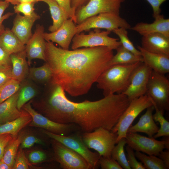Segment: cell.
Segmentation results:
<instances>
[{"label":"cell","instance_id":"obj_41","mask_svg":"<svg viewBox=\"0 0 169 169\" xmlns=\"http://www.w3.org/2000/svg\"><path fill=\"white\" fill-rule=\"evenodd\" d=\"M12 79V64L0 65V86Z\"/></svg>","mask_w":169,"mask_h":169},{"label":"cell","instance_id":"obj_16","mask_svg":"<svg viewBox=\"0 0 169 169\" xmlns=\"http://www.w3.org/2000/svg\"><path fill=\"white\" fill-rule=\"evenodd\" d=\"M44 32V26L37 25L34 33L25 44V50L29 65L33 59H39L45 61L46 41L43 36Z\"/></svg>","mask_w":169,"mask_h":169},{"label":"cell","instance_id":"obj_18","mask_svg":"<svg viewBox=\"0 0 169 169\" xmlns=\"http://www.w3.org/2000/svg\"><path fill=\"white\" fill-rule=\"evenodd\" d=\"M155 19L153 23H138L130 29L142 36L158 33L169 38V19L164 18L163 15L161 14Z\"/></svg>","mask_w":169,"mask_h":169},{"label":"cell","instance_id":"obj_7","mask_svg":"<svg viewBox=\"0 0 169 169\" xmlns=\"http://www.w3.org/2000/svg\"><path fill=\"white\" fill-rule=\"evenodd\" d=\"M131 27L128 22L119 15L103 13L89 17L76 25V34L93 28L104 29L111 32L119 28L127 29Z\"/></svg>","mask_w":169,"mask_h":169},{"label":"cell","instance_id":"obj_38","mask_svg":"<svg viewBox=\"0 0 169 169\" xmlns=\"http://www.w3.org/2000/svg\"><path fill=\"white\" fill-rule=\"evenodd\" d=\"M126 150L127 160L131 169H145L142 163L136 160L133 150L128 145L126 147Z\"/></svg>","mask_w":169,"mask_h":169},{"label":"cell","instance_id":"obj_28","mask_svg":"<svg viewBox=\"0 0 169 169\" xmlns=\"http://www.w3.org/2000/svg\"><path fill=\"white\" fill-rule=\"evenodd\" d=\"M26 79L21 82L19 90L17 107L19 110L25 104L35 97L37 93L36 88L31 82L26 81Z\"/></svg>","mask_w":169,"mask_h":169},{"label":"cell","instance_id":"obj_43","mask_svg":"<svg viewBox=\"0 0 169 169\" xmlns=\"http://www.w3.org/2000/svg\"><path fill=\"white\" fill-rule=\"evenodd\" d=\"M28 158L31 163H37L46 161L47 159V155L42 151L35 150L29 153Z\"/></svg>","mask_w":169,"mask_h":169},{"label":"cell","instance_id":"obj_36","mask_svg":"<svg viewBox=\"0 0 169 169\" xmlns=\"http://www.w3.org/2000/svg\"><path fill=\"white\" fill-rule=\"evenodd\" d=\"M34 3H24L14 5V12L17 14L21 13L24 16H31L36 13L34 12Z\"/></svg>","mask_w":169,"mask_h":169},{"label":"cell","instance_id":"obj_51","mask_svg":"<svg viewBox=\"0 0 169 169\" xmlns=\"http://www.w3.org/2000/svg\"><path fill=\"white\" fill-rule=\"evenodd\" d=\"M0 169H12V168L4 162L2 160H0Z\"/></svg>","mask_w":169,"mask_h":169},{"label":"cell","instance_id":"obj_33","mask_svg":"<svg viewBox=\"0 0 169 169\" xmlns=\"http://www.w3.org/2000/svg\"><path fill=\"white\" fill-rule=\"evenodd\" d=\"M112 150L111 156L117 161L122 169H131L128 162L124 151L126 144L125 138L121 139Z\"/></svg>","mask_w":169,"mask_h":169},{"label":"cell","instance_id":"obj_46","mask_svg":"<svg viewBox=\"0 0 169 169\" xmlns=\"http://www.w3.org/2000/svg\"><path fill=\"white\" fill-rule=\"evenodd\" d=\"M151 5L153 10V17L155 18L160 15L161 5L167 0H146Z\"/></svg>","mask_w":169,"mask_h":169},{"label":"cell","instance_id":"obj_21","mask_svg":"<svg viewBox=\"0 0 169 169\" xmlns=\"http://www.w3.org/2000/svg\"><path fill=\"white\" fill-rule=\"evenodd\" d=\"M154 110L153 105L147 108L145 113L141 116L138 121L129 128L127 133L142 132L147 134L149 137H153L159 129L153 118Z\"/></svg>","mask_w":169,"mask_h":169},{"label":"cell","instance_id":"obj_25","mask_svg":"<svg viewBox=\"0 0 169 169\" xmlns=\"http://www.w3.org/2000/svg\"><path fill=\"white\" fill-rule=\"evenodd\" d=\"M39 0L46 3L49 7L53 20V24L48 28L50 32L57 30L66 20L70 18L55 0Z\"/></svg>","mask_w":169,"mask_h":169},{"label":"cell","instance_id":"obj_44","mask_svg":"<svg viewBox=\"0 0 169 169\" xmlns=\"http://www.w3.org/2000/svg\"><path fill=\"white\" fill-rule=\"evenodd\" d=\"M61 8L66 12L75 24L76 17L75 13L71 5V0H55Z\"/></svg>","mask_w":169,"mask_h":169},{"label":"cell","instance_id":"obj_30","mask_svg":"<svg viewBox=\"0 0 169 169\" xmlns=\"http://www.w3.org/2000/svg\"><path fill=\"white\" fill-rule=\"evenodd\" d=\"M28 77L36 82L48 83L51 80L52 73L49 65L45 62L42 66L29 69Z\"/></svg>","mask_w":169,"mask_h":169},{"label":"cell","instance_id":"obj_10","mask_svg":"<svg viewBox=\"0 0 169 169\" xmlns=\"http://www.w3.org/2000/svg\"><path fill=\"white\" fill-rule=\"evenodd\" d=\"M125 0H89L75 12V24H79L90 17L109 13L119 15L121 3Z\"/></svg>","mask_w":169,"mask_h":169},{"label":"cell","instance_id":"obj_3","mask_svg":"<svg viewBox=\"0 0 169 169\" xmlns=\"http://www.w3.org/2000/svg\"><path fill=\"white\" fill-rule=\"evenodd\" d=\"M141 62L110 66L99 77L96 82L97 87L102 90L104 97L122 93L129 86L134 70Z\"/></svg>","mask_w":169,"mask_h":169},{"label":"cell","instance_id":"obj_32","mask_svg":"<svg viewBox=\"0 0 169 169\" xmlns=\"http://www.w3.org/2000/svg\"><path fill=\"white\" fill-rule=\"evenodd\" d=\"M151 99L155 110V113L153 115V118L155 121L159 123L160 126L157 132L153 137L156 139L161 136H169V122L164 116V112L160 110Z\"/></svg>","mask_w":169,"mask_h":169},{"label":"cell","instance_id":"obj_19","mask_svg":"<svg viewBox=\"0 0 169 169\" xmlns=\"http://www.w3.org/2000/svg\"><path fill=\"white\" fill-rule=\"evenodd\" d=\"M141 47L149 52L169 56V38L160 33L142 36Z\"/></svg>","mask_w":169,"mask_h":169},{"label":"cell","instance_id":"obj_47","mask_svg":"<svg viewBox=\"0 0 169 169\" xmlns=\"http://www.w3.org/2000/svg\"><path fill=\"white\" fill-rule=\"evenodd\" d=\"M12 64L10 55L6 53L0 47V65Z\"/></svg>","mask_w":169,"mask_h":169},{"label":"cell","instance_id":"obj_1","mask_svg":"<svg viewBox=\"0 0 169 169\" xmlns=\"http://www.w3.org/2000/svg\"><path fill=\"white\" fill-rule=\"evenodd\" d=\"M47 92L33 107L38 112L57 123L73 124L83 132L102 127L111 131L128 106L130 101L122 93L109 95L99 100L71 101L60 85L51 83Z\"/></svg>","mask_w":169,"mask_h":169},{"label":"cell","instance_id":"obj_31","mask_svg":"<svg viewBox=\"0 0 169 169\" xmlns=\"http://www.w3.org/2000/svg\"><path fill=\"white\" fill-rule=\"evenodd\" d=\"M136 157L142 163L145 169H166L163 161L154 155H146L144 153L136 151Z\"/></svg>","mask_w":169,"mask_h":169},{"label":"cell","instance_id":"obj_22","mask_svg":"<svg viewBox=\"0 0 169 169\" xmlns=\"http://www.w3.org/2000/svg\"><path fill=\"white\" fill-rule=\"evenodd\" d=\"M19 90L16 93L0 104V124L14 120L26 113L23 109L19 110L17 107V101Z\"/></svg>","mask_w":169,"mask_h":169},{"label":"cell","instance_id":"obj_4","mask_svg":"<svg viewBox=\"0 0 169 169\" xmlns=\"http://www.w3.org/2000/svg\"><path fill=\"white\" fill-rule=\"evenodd\" d=\"M152 105L150 97L146 94L130 101L128 106L111 131L117 134L116 144L121 139L125 138L128 129L140 114Z\"/></svg>","mask_w":169,"mask_h":169},{"label":"cell","instance_id":"obj_42","mask_svg":"<svg viewBox=\"0 0 169 169\" xmlns=\"http://www.w3.org/2000/svg\"><path fill=\"white\" fill-rule=\"evenodd\" d=\"M35 144H44L42 140L35 136L31 135L24 136L20 144V148L23 149L29 148Z\"/></svg>","mask_w":169,"mask_h":169},{"label":"cell","instance_id":"obj_27","mask_svg":"<svg viewBox=\"0 0 169 169\" xmlns=\"http://www.w3.org/2000/svg\"><path fill=\"white\" fill-rule=\"evenodd\" d=\"M24 135V132L18 134L8 142L5 148L2 160L12 169L19 147Z\"/></svg>","mask_w":169,"mask_h":169},{"label":"cell","instance_id":"obj_15","mask_svg":"<svg viewBox=\"0 0 169 169\" xmlns=\"http://www.w3.org/2000/svg\"><path fill=\"white\" fill-rule=\"evenodd\" d=\"M76 34V25L71 18L66 20L55 31L44 32V38L46 42L55 43L63 49L69 50L72 39Z\"/></svg>","mask_w":169,"mask_h":169},{"label":"cell","instance_id":"obj_37","mask_svg":"<svg viewBox=\"0 0 169 169\" xmlns=\"http://www.w3.org/2000/svg\"><path fill=\"white\" fill-rule=\"evenodd\" d=\"M29 164L23 149L20 148L18 151L13 169H28Z\"/></svg>","mask_w":169,"mask_h":169},{"label":"cell","instance_id":"obj_6","mask_svg":"<svg viewBox=\"0 0 169 169\" xmlns=\"http://www.w3.org/2000/svg\"><path fill=\"white\" fill-rule=\"evenodd\" d=\"M110 33L109 31L95 29L88 34L82 32L76 34L72 39L71 48L74 50L83 47L105 46L116 50L121 44L118 38L110 37Z\"/></svg>","mask_w":169,"mask_h":169},{"label":"cell","instance_id":"obj_40","mask_svg":"<svg viewBox=\"0 0 169 169\" xmlns=\"http://www.w3.org/2000/svg\"><path fill=\"white\" fill-rule=\"evenodd\" d=\"M98 163L102 169H122L117 161L112 157L100 156Z\"/></svg>","mask_w":169,"mask_h":169},{"label":"cell","instance_id":"obj_26","mask_svg":"<svg viewBox=\"0 0 169 169\" xmlns=\"http://www.w3.org/2000/svg\"><path fill=\"white\" fill-rule=\"evenodd\" d=\"M31 116L27 112L12 121L0 124V135L8 134L16 136L20 131L31 122Z\"/></svg>","mask_w":169,"mask_h":169},{"label":"cell","instance_id":"obj_8","mask_svg":"<svg viewBox=\"0 0 169 169\" xmlns=\"http://www.w3.org/2000/svg\"><path fill=\"white\" fill-rule=\"evenodd\" d=\"M146 94L163 112L169 109V80L163 74L152 70Z\"/></svg>","mask_w":169,"mask_h":169},{"label":"cell","instance_id":"obj_34","mask_svg":"<svg viewBox=\"0 0 169 169\" xmlns=\"http://www.w3.org/2000/svg\"><path fill=\"white\" fill-rule=\"evenodd\" d=\"M21 83L12 79L0 86V104L18 91Z\"/></svg>","mask_w":169,"mask_h":169},{"label":"cell","instance_id":"obj_9","mask_svg":"<svg viewBox=\"0 0 169 169\" xmlns=\"http://www.w3.org/2000/svg\"><path fill=\"white\" fill-rule=\"evenodd\" d=\"M42 132L52 139L55 140L73 150L83 157L91 167H96L99 164L100 156L89 149L83 142L81 136L77 135L62 136L43 129Z\"/></svg>","mask_w":169,"mask_h":169},{"label":"cell","instance_id":"obj_20","mask_svg":"<svg viewBox=\"0 0 169 169\" xmlns=\"http://www.w3.org/2000/svg\"><path fill=\"white\" fill-rule=\"evenodd\" d=\"M141 53L143 62L153 70L165 74L169 72V56L147 51L140 46H137Z\"/></svg>","mask_w":169,"mask_h":169},{"label":"cell","instance_id":"obj_53","mask_svg":"<svg viewBox=\"0 0 169 169\" xmlns=\"http://www.w3.org/2000/svg\"><path fill=\"white\" fill-rule=\"evenodd\" d=\"M4 0V1H5V0Z\"/></svg>","mask_w":169,"mask_h":169},{"label":"cell","instance_id":"obj_48","mask_svg":"<svg viewBox=\"0 0 169 169\" xmlns=\"http://www.w3.org/2000/svg\"><path fill=\"white\" fill-rule=\"evenodd\" d=\"M89 0H71V5L75 13L78 9L86 4Z\"/></svg>","mask_w":169,"mask_h":169},{"label":"cell","instance_id":"obj_50","mask_svg":"<svg viewBox=\"0 0 169 169\" xmlns=\"http://www.w3.org/2000/svg\"><path fill=\"white\" fill-rule=\"evenodd\" d=\"M5 1L14 5L22 3H36L38 2H39V0H5Z\"/></svg>","mask_w":169,"mask_h":169},{"label":"cell","instance_id":"obj_2","mask_svg":"<svg viewBox=\"0 0 169 169\" xmlns=\"http://www.w3.org/2000/svg\"><path fill=\"white\" fill-rule=\"evenodd\" d=\"M113 50L105 46L65 50L46 42L45 62L51 69L50 82L71 96L86 94L101 74L111 66Z\"/></svg>","mask_w":169,"mask_h":169},{"label":"cell","instance_id":"obj_13","mask_svg":"<svg viewBox=\"0 0 169 169\" xmlns=\"http://www.w3.org/2000/svg\"><path fill=\"white\" fill-rule=\"evenodd\" d=\"M152 70L143 62L134 70L129 86L122 93L127 96L130 101L146 94L148 83Z\"/></svg>","mask_w":169,"mask_h":169},{"label":"cell","instance_id":"obj_45","mask_svg":"<svg viewBox=\"0 0 169 169\" xmlns=\"http://www.w3.org/2000/svg\"><path fill=\"white\" fill-rule=\"evenodd\" d=\"M16 136L8 134L0 135V160H2L3 158L4 151L7 145Z\"/></svg>","mask_w":169,"mask_h":169},{"label":"cell","instance_id":"obj_17","mask_svg":"<svg viewBox=\"0 0 169 169\" xmlns=\"http://www.w3.org/2000/svg\"><path fill=\"white\" fill-rule=\"evenodd\" d=\"M40 18V16L36 13L31 16L17 14L14 19L11 30L25 45L32 35V29L33 25Z\"/></svg>","mask_w":169,"mask_h":169},{"label":"cell","instance_id":"obj_11","mask_svg":"<svg viewBox=\"0 0 169 169\" xmlns=\"http://www.w3.org/2000/svg\"><path fill=\"white\" fill-rule=\"evenodd\" d=\"M22 109L27 112L32 118V121L28 125L29 126L40 128L62 136L69 135L79 128L74 124H61L51 120L33 108L31 100L25 104Z\"/></svg>","mask_w":169,"mask_h":169},{"label":"cell","instance_id":"obj_23","mask_svg":"<svg viewBox=\"0 0 169 169\" xmlns=\"http://www.w3.org/2000/svg\"><path fill=\"white\" fill-rule=\"evenodd\" d=\"M13 79L21 82L28 77V64L25 50L10 55Z\"/></svg>","mask_w":169,"mask_h":169},{"label":"cell","instance_id":"obj_24","mask_svg":"<svg viewBox=\"0 0 169 169\" xmlns=\"http://www.w3.org/2000/svg\"><path fill=\"white\" fill-rule=\"evenodd\" d=\"M0 47L9 55L25 49L24 44L9 28L0 36Z\"/></svg>","mask_w":169,"mask_h":169},{"label":"cell","instance_id":"obj_14","mask_svg":"<svg viewBox=\"0 0 169 169\" xmlns=\"http://www.w3.org/2000/svg\"><path fill=\"white\" fill-rule=\"evenodd\" d=\"M125 139L126 144L133 150L148 155L158 156L165 148L163 141H158L153 137H147L137 133H127Z\"/></svg>","mask_w":169,"mask_h":169},{"label":"cell","instance_id":"obj_52","mask_svg":"<svg viewBox=\"0 0 169 169\" xmlns=\"http://www.w3.org/2000/svg\"><path fill=\"white\" fill-rule=\"evenodd\" d=\"M169 136H165L166 138L163 139L165 146V148L169 150Z\"/></svg>","mask_w":169,"mask_h":169},{"label":"cell","instance_id":"obj_35","mask_svg":"<svg viewBox=\"0 0 169 169\" xmlns=\"http://www.w3.org/2000/svg\"><path fill=\"white\" fill-rule=\"evenodd\" d=\"M127 30L124 28H119L115 29L112 32L119 37L121 45L124 48L136 55L141 56L140 51L136 48L129 39Z\"/></svg>","mask_w":169,"mask_h":169},{"label":"cell","instance_id":"obj_49","mask_svg":"<svg viewBox=\"0 0 169 169\" xmlns=\"http://www.w3.org/2000/svg\"><path fill=\"white\" fill-rule=\"evenodd\" d=\"M158 156L163 162L166 169L169 168V150L166 151H162L159 154Z\"/></svg>","mask_w":169,"mask_h":169},{"label":"cell","instance_id":"obj_29","mask_svg":"<svg viewBox=\"0 0 169 169\" xmlns=\"http://www.w3.org/2000/svg\"><path fill=\"white\" fill-rule=\"evenodd\" d=\"M116 53L112 57L111 66L116 64H126L143 62L141 56L136 55L124 48L121 45L116 49Z\"/></svg>","mask_w":169,"mask_h":169},{"label":"cell","instance_id":"obj_39","mask_svg":"<svg viewBox=\"0 0 169 169\" xmlns=\"http://www.w3.org/2000/svg\"><path fill=\"white\" fill-rule=\"evenodd\" d=\"M10 3L3 0H0V36L4 32L5 28L3 24V22L5 20L8 19L13 15L14 13L8 12L3 15L5 11L8 7Z\"/></svg>","mask_w":169,"mask_h":169},{"label":"cell","instance_id":"obj_5","mask_svg":"<svg viewBox=\"0 0 169 169\" xmlns=\"http://www.w3.org/2000/svg\"><path fill=\"white\" fill-rule=\"evenodd\" d=\"M81 137L88 148L97 151L100 156L111 157L112 151L116 144V133L100 127L91 132L83 133Z\"/></svg>","mask_w":169,"mask_h":169},{"label":"cell","instance_id":"obj_12","mask_svg":"<svg viewBox=\"0 0 169 169\" xmlns=\"http://www.w3.org/2000/svg\"><path fill=\"white\" fill-rule=\"evenodd\" d=\"M51 144L54 158L63 169H92L83 157L73 150L53 139Z\"/></svg>","mask_w":169,"mask_h":169}]
</instances>
